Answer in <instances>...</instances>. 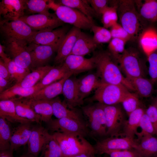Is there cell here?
<instances>
[{
	"mask_svg": "<svg viewBox=\"0 0 157 157\" xmlns=\"http://www.w3.org/2000/svg\"><path fill=\"white\" fill-rule=\"evenodd\" d=\"M96 73L101 83L121 85L129 91H135L131 83L123 76L116 59L108 51L95 53Z\"/></svg>",
	"mask_w": 157,
	"mask_h": 157,
	"instance_id": "6da1fadb",
	"label": "cell"
},
{
	"mask_svg": "<svg viewBox=\"0 0 157 157\" xmlns=\"http://www.w3.org/2000/svg\"><path fill=\"white\" fill-rule=\"evenodd\" d=\"M113 2L116 7L119 24L129 34L132 41L135 40L148 26L141 17L135 1L121 0Z\"/></svg>",
	"mask_w": 157,
	"mask_h": 157,
	"instance_id": "7a4b0ae2",
	"label": "cell"
},
{
	"mask_svg": "<svg viewBox=\"0 0 157 157\" xmlns=\"http://www.w3.org/2000/svg\"><path fill=\"white\" fill-rule=\"evenodd\" d=\"M120 68L127 78L146 77L148 74L145 59L137 49L130 47L116 59Z\"/></svg>",
	"mask_w": 157,
	"mask_h": 157,
	"instance_id": "3957f363",
	"label": "cell"
},
{
	"mask_svg": "<svg viewBox=\"0 0 157 157\" xmlns=\"http://www.w3.org/2000/svg\"><path fill=\"white\" fill-rule=\"evenodd\" d=\"M52 135L61 148L63 157H71L85 153H95L93 146L83 136L60 132H54Z\"/></svg>",
	"mask_w": 157,
	"mask_h": 157,
	"instance_id": "277c9868",
	"label": "cell"
},
{
	"mask_svg": "<svg viewBox=\"0 0 157 157\" xmlns=\"http://www.w3.org/2000/svg\"><path fill=\"white\" fill-rule=\"evenodd\" d=\"M124 86L101 83L90 100L106 105L119 104L133 94Z\"/></svg>",
	"mask_w": 157,
	"mask_h": 157,
	"instance_id": "5b68a950",
	"label": "cell"
},
{
	"mask_svg": "<svg viewBox=\"0 0 157 157\" xmlns=\"http://www.w3.org/2000/svg\"><path fill=\"white\" fill-rule=\"evenodd\" d=\"M50 9L54 10L58 18L63 22L70 24L81 29H91L94 22L78 10L50 0Z\"/></svg>",
	"mask_w": 157,
	"mask_h": 157,
	"instance_id": "8992f818",
	"label": "cell"
},
{
	"mask_svg": "<svg viewBox=\"0 0 157 157\" xmlns=\"http://www.w3.org/2000/svg\"><path fill=\"white\" fill-rule=\"evenodd\" d=\"M81 109L87 119L90 134L95 136L106 135V118L102 104L97 102L89 104L82 106Z\"/></svg>",
	"mask_w": 157,
	"mask_h": 157,
	"instance_id": "52a82bcc",
	"label": "cell"
},
{
	"mask_svg": "<svg viewBox=\"0 0 157 157\" xmlns=\"http://www.w3.org/2000/svg\"><path fill=\"white\" fill-rule=\"evenodd\" d=\"M47 124V129L54 132L75 134L84 138L90 134V131L85 121L63 118L52 119Z\"/></svg>",
	"mask_w": 157,
	"mask_h": 157,
	"instance_id": "ba28073f",
	"label": "cell"
},
{
	"mask_svg": "<svg viewBox=\"0 0 157 157\" xmlns=\"http://www.w3.org/2000/svg\"><path fill=\"white\" fill-rule=\"evenodd\" d=\"M0 30L7 39L24 40L29 43L38 32L33 30L23 21L18 19L0 21Z\"/></svg>",
	"mask_w": 157,
	"mask_h": 157,
	"instance_id": "9c48e42d",
	"label": "cell"
},
{
	"mask_svg": "<svg viewBox=\"0 0 157 157\" xmlns=\"http://www.w3.org/2000/svg\"><path fill=\"white\" fill-rule=\"evenodd\" d=\"M28 43L24 40L7 39L5 50L17 65L30 70L31 68V59Z\"/></svg>",
	"mask_w": 157,
	"mask_h": 157,
	"instance_id": "30bf717a",
	"label": "cell"
},
{
	"mask_svg": "<svg viewBox=\"0 0 157 157\" xmlns=\"http://www.w3.org/2000/svg\"><path fill=\"white\" fill-rule=\"evenodd\" d=\"M119 104H102L106 118V135L110 137L119 136L126 121L124 113Z\"/></svg>",
	"mask_w": 157,
	"mask_h": 157,
	"instance_id": "8fae6325",
	"label": "cell"
},
{
	"mask_svg": "<svg viewBox=\"0 0 157 157\" xmlns=\"http://www.w3.org/2000/svg\"><path fill=\"white\" fill-rule=\"evenodd\" d=\"M63 39L56 43L51 45L29 43L28 48L31 57V68L34 69L46 65L54 53L57 52Z\"/></svg>",
	"mask_w": 157,
	"mask_h": 157,
	"instance_id": "7c38bea8",
	"label": "cell"
},
{
	"mask_svg": "<svg viewBox=\"0 0 157 157\" xmlns=\"http://www.w3.org/2000/svg\"><path fill=\"white\" fill-rule=\"evenodd\" d=\"M136 144L134 140L126 137H110L97 141L93 147L95 154H107L114 151L134 149Z\"/></svg>",
	"mask_w": 157,
	"mask_h": 157,
	"instance_id": "4fadbf2b",
	"label": "cell"
},
{
	"mask_svg": "<svg viewBox=\"0 0 157 157\" xmlns=\"http://www.w3.org/2000/svg\"><path fill=\"white\" fill-rule=\"evenodd\" d=\"M19 19L23 21L36 31H51L63 23L55 14L50 15L38 14L25 15Z\"/></svg>",
	"mask_w": 157,
	"mask_h": 157,
	"instance_id": "5bb4252c",
	"label": "cell"
},
{
	"mask_svg": "<svg viewBox=\"0 0 157 157\" xmlns=\"http://www.w3.org/2000/svg\"><path fill=\"white\" fill-rule=\"evenodd\" d=\"M25 0H2L0 2V14L3 20L19 19L24 16L26 10Z\"/></svg>",
	"mask_w": 157,
	"mask_h": 157,
	"instance_id": "9a60e30c",
	"label": "cell"
},
{
	"mask_svg": "<svg viewBox=\"0 0 157 157\" xmlns=\"http://www.w3.org/2000/svg\"><path fill=\"white\" fill-rule=\"evenodd\" d=\"M81 29L73 26L68 31L59 46L54 58L55 64L63 63L73 49Z\"/></svg>",
	"mask_w": 157,
	"mask_h": 157,
	"instance_id": "2e32d148",
	"label": "cell"
},
{
	"mask_svg": "<svg viewBox=\"0 0 157 157\" xmlns=\"http://www.w3.org/2000/svg\"><path fill=\"white\" fill-rule=\"evenodd\" d=\"M48 130L41 126L33 127L27 143V153L37 157L41 151L46 141L50 136Z\"/></svg>",
	"mask_w": 157,
	"mask_h": 157,
	"instance_id": "e0dca14e",
	"label": "cell"
},
{
	"mask_svg": "<svg viewBox=\"0 0 157 157\" xmlns=\"http://www.w3.org/2000/svg\"><path fill=\"white\" fill-rule=\"evenodd\" d=\"M69 70L74 74L91 70L95 68V60L93 56L89 58L83 56L70 54L63 63Z\"/></svg>",
	"mask_w": 157,
	"mask_h": 157,
	"instance_id": "ac0fdd59",
	"label": "cell"
},
{
	"mask_svg": "<svg viewBox=\"0 0 157 157\" xmlns=\"http://www.w3.org/2000/svg\"><path fill=\"white\" fill-rule=\"evenodd\" d=\"M139 45L147 57L157 50V29L154 26H148L140 34Z\"/></svg>",
	"mask_w": 157,
	"mask_h": 157,
	"instance_id": "d6986e66",
	"label": "cell"
},
{
	"mask_svg": "<svg viewBox=\"0 0 157 157\" xmlns=\"http://www.w3.org/2000/svg\"><path fill=\"white\" fill-rule=\"evenodd\" d=\"M70 77L65 81L62 93L65 98L64 101L70 109L82 105L84 101L80 99L78 90L77 78Z\"/></svg>",
	"mask_w": 157,
	"mask_h": 157,
	"instance_id": "ffe728a7",
	"label": "cell"
},
{
	"mask_svg": "<svg viewBox=\"0 0 157 157\" xmlns=\"http://www.w3.org/2000/svg\"><path fill=\"white\" fill-rule=\"evenodd\" d=\"M66 28H58L51 31H38L29 43L41 45H51L62 40L68 32Z\"/></svg>",
	"mask_w": 157,
	"mask_h": 157,
	"instance_id": "44dd1931",
	"label": "cell"
},
{
	"mask_svg": "<svg viewBox=\"0 0 157 157\" xmlns=\"http://www.w3.org/2000/svg\"><path fill=\"white\" fill-rule=\"evenodd\" d=\"M74 74L70 72L59 81L51 83L37 92L28 98L50 100L62 94L65 81Z\"/></svg>",
	"mask_w": 157,
	"mask_h": 157,
	"instance_id": "7402d4cb",
	"label": "cell"
},
{
	"mask_svg": "<svg viewBox=\"0 0 157 157\" xmlns=\"http://www.w3.org/2000/svg\"><path fill=\"white\" fill-rule=\"evenodd\" d=\"M138 142L134 149L143 157H151L157 155V138L149 134H136Z\"/></svg>",
	"mask_w": 157,
	"mask_h": 157,
	"instance_id": "603a6c76",
	"label": "cell"
},
{
	"mask_svg": "<svg viewBox=\"0 0 157 157\" xmlns=\"http://www.w3.org/2000/svg\"><path fill=\"white\" fill-rule=\"evenodd\" d=\"M53 115L57 118H68L84 121L81 113L75 108H69L65 103L57 97L50 100Z\"/></svg>",
	"mask_w": 157,
	"mask_h": 157,
	"instance_id": "cb8c5ba5",
	"label": "cell"
},
{
	"mask_svg": "<svg viewBox=\"0 0 157 157\" xmlns=\"http://www.w3.org/2000/svg\"><path fill=\"white\" fill-rule=\"evenodd\" d=\"M98 45L93 37L81 31L70 54L84 56L94 52Z\"/></svg>",
	"mask_w": 157,
	"mask_h": 157,
	"instance_id": "d4e9b609",
	"label": "cell"
},
{
	"mask_svg": "<svg viewBox=\"0 0 157 157\" xmlns=\"http://www.w3.org/2000/svg\"><path fill=\"white\" fill-rule=\"evenodd\" d=\"M78 90L80 99L83 101L93 90L96 89L101 83L96 74H90L77 78Z\"/></svg>",
	"mask_w": 157,
	"mask_h": 157,
	"instance_id": "484cf974",
	"label": "cell"
},
{
	"mask_svg": "<svg viewBox=\"0 0 157 157\" xmlns=\"http://www.w3.org/2000/svg\"><path fill=\"white\" fill-rule=\"evenodd\" d=\"M15 104L16 113L20 117L31 122L40 124L41 121L34 111L28 98H17L12 99Z\"/></svg>",
	"mask_w": 157,
	"mask_h": 157,
	"instance_id": "4316f807",
	"label": "cell"
},
{
	"mask_svg": "<svg viewBox=\"0 0 157 157\" xmlns=\"http://www.w3.org/2000/svg\"><path fill=\"white\" fill-rule=\"evenodd\" d=\"M137 10L142 20L146 23L157 22V0L135 1Z\"/></svg>",
	"mask_w": 157,
	"mask_h": 157,
	"instance_id": "83f0119b",
	"label": "cell"
},
{
	"mask_svg": "<svg viewBox=\"0 0 157 157\" xmlns=\"http://www.w3.org/2000/svg\"><path fill=\"white\" fill-rule=\"evenodd\" d=\"M0 117L12 123L23 124L32 122L29 120L22 118L18 115L12 99L0 100Z\"/></svg>",
	"mask_w": 157,
	"mask_h": 157,
	"instance_id": "f1b7e54d",
	"label": "cell"
},
{
	"mask_svg": "<svg viewBox=\"0 0 157 157\" xmlns=\"http://www.w3.org/2000/svg\"><path fill=\"white\" fill-rule=\"evenodd\" d=\"M41 89L38 83L30 88H24L15 84L0 94V100L12 99L17 96L18 98H28Z\"/></svg>",
	"mask_w": 157,
	"mask_h": 157,
	"instance_id": "f546056e",
	"label": "cell"
},
{
	"mask_svg": "<svg viewBox=\"0 0 157 157\" xmlns=\"http://www.w3.org/2000/svg\"><path fill=\"white\" fill-rule=\"evenodd\" d=\"M145 112V110L140 107L129 115L128 119L125 121L123 129L125 137L134 140L137 129L140 126L141 118Z\"/></svg>",
	"mask_w": 157,
	"mask_h": 157,
	"instance_id": "4dcf8cb0",
	"label": "cell"
},
{
	"mask_svg": "<svg viewBox=\"0 0 157 157\" xmlns=\"http://www.w3.org/2000/svg\"><path fill=\"white\" fill-rule=\"evenodd\" d=\"M127 78L131 83L138 96L147 98L151 96L154 92V84L149 78L144 77Z\"/></svg>",
	"mask_w": 157,
	"mask_h": 157,
	"instance_id": "1f68e13d",
	"label": "cell"
},
{
	"mask_svg": "<svg viewBox=\"0 0 157 157\" xmlns=\"http://www.w3.org/2000/svg\"><path fill=\"white\" fill-rule=\"evenodd\" d=\"M30 99L32 106L41 122L47 123L52 119L53 114L50 100Z\"/></svg>",
	"mask_w": 157,
	"mask_h": 157,
	"instance_id": "d6a6232c",
	"label": "cell"
},
{
	"mask_svg": "<svg viewBox=\"0 0 157 157\" xmlns=\"http://www.w3.org/2000/svg\"><path fill=\"white\" fill-rule=\"evenodd\" d=\"M53 66L46 65L32 70L24 78L18 85L25 88H30L40 82Z\"/></svg>",
	"mask_w": 157,
	"mask_h": 157,
	"instance_id": "836d02e7",
	"label": "cell"
},
{
	"mask_svg": "<svg viewBox=\"0 0 157 157\" xmlns=\"http://www.w3.org/2000/svg\"><path fill=\"white\" fill-rule=\"evenodd\" d=\"M70 72L64 63L60 65L53 66L43 78L38 83L41 89L59 80Z\"/></svg>",
	"mask_w": 157,
	"mask_h": 157,
	"instance_id": "e575fe53",
	"label": "cell"
},
{
	"mask_svg": "<svg viewBox=\"0 0 157 157\" xmlns=\"http://www.w3.org/2000/svg\"><path fill=\"white\" fill-rule=\"evenodd\" d=\"M58 3L75 9L93 21V18L97 16L87 0H61Z\"/></svg>",
	"mask_w": 157,
	"mask_h": 157,
	"instance_id": "d590c367",
	"label": "cell"
},
{
	"mask_svg": "<svg viewBox=\"0 0 157 157\" xmlns=\"http://www.w3.org/2000/svg\"><path fill=\"white\" fill-rule=\"evenodd\" d=\"M41 157H63L61 148L53 135H50L41 151Z\"/></svg>",
	"mask_w": 157,
	"mask_h": 157,
	"instance_id": "8d00e7d4",
	"label": "cell"
},
{
	"mask_svg": "<svg viewBox=\"0 0 157 157\" xmlns=\"http://www.w3.org/2000/svg\"><path fill=\"white\" fill-rule=\"evenodd\" d=\"M50 0H26V10L31 13H37L47 15L51 14L49 12Z\"/></svg>",
	"mask_w": 157,
	"mask_h": 157,
	"instance_id": "74e56055",
	"label": "cell"
},
{
	"mask_svg": "<svg viewBox=\"0 0 157 157\" xmlns=\"http://www.w3.org/2000/svg\"><path fill=\"white\" fill-rule=\"evenodd\" d=\"M8 121L0 117V150L10 149L12 131Z\"/></svg>",
	"mask_w": 157,
	"mask_h": 157,
	"instance_id": "f35d334b",
	"label": "cell"
},
{
	"mask_svg": "<svg viewBox=\"0 0 157 157\" xmlns=\"http://www.w3.org/2000/svg\"><path fill=\"white\" fill-rule=\"evenodd\" d=\"M4 62L7 66L12 77L15 81L16 82L15 84L20 83L30 72V70L18 65L10 57L7 60Z\"/></svg>",
	"mask_w": 157,
	"mask_h": 157,
	"instance_id": "ab89813d",
	"label": "cell"
},
{
	"mask_svg": "<svg viewBox=\"0 0 157 157\" xmlns=\"http://www.w3.org/2000/svg\"><path fill=\"white\" fill-rule=\"evenodd\" d=\"M101 16L103 27L107 28H110L118 23V17L115 6L113 4L112 6H108L103 12Z\"/></svg>",
	"mask_w": 157,
	"mask_h": 157,
	"instance_id": "60d3db41",
	"label": "cell"
},
{
	"mask_svg": "<svg viewBox=\"0 0 157 157\" xmlns=\"http://www.w3.org/2000/svg\"><path fill=\"white\" fill-rule=\"evenodd\" d=\"M91 30L93 33V39L98 44L109 42L112 39L110 31L108 28L94 25Z\"/></svg>",
	"mask_w": 157,
	"mask_h": 157,
	"instance_id": "b9f144b4",
	"label": "cell"
},
{
	"mask_svg": "<svg viewBox=\"0 0 157 157\" xmlns=\"http://www.w3.org/2000/svg\"><path fill=\"white\" fill-rule=\"evenodd\" d=\"M127 42L121 39L112 38L109 42L108 51L116 59L124 51L125 46Z\"/></svg>",
	"mask_w": 157,
	"mask_h": 157,
	"instance_id": "7bdbcfd3",
	"label": "cell"
},
{
	"mask_svg": "<svg viewBox=\"0 0 157 157\" xmlns=\"http://www.w3.org/2000/svg\"><path fill=\"white\" fill-rule=\"evenodd\" d=\"M149 63L148 74L154 84L157 83V50L147 57Z\"/></svg>",
	"mask_w": 157,
	"mask_h": 157,
	"instance_id": "ee69618b",
	"label": "cell"
},
{
	"mask_svg": "<svg viewBox=\"0 0 157 157\" xmlns=\"http://www.w3.org/2000/svg\"><path fill=\"white\" fill-rule=\"evenodd\" d=\"M123 108L128 115L140 107L138 95L135 94L127 98L122 103Z\"/></svg>",
	"mask_w": 157,
	"mask_h": 157,
	"instance_id": "f6af8a7d",
	"label": "cell"
},
{
	"mask_svg": "<svg viewBox=\"0 0 157 157\" xmlns=\"http://www.w3.org/2000/svg\"><path fill=\"white\" fill-rule=\"evenodd\" d=\"M110 28V31L112 38H119L127 42L132 41L131 38L129 34L119 23H117Z\"/></svg>",
	"mask_w": 157,
	"mask_h": 157,
	"instance_id": "bcb514c9",
	"label": "cell"
},
{
	"mask_svg": "<svg viewBox=\"0 0 157 157\" xmlns=\"http://www.w3.org/2000/svg\"><path fill=\"white\" fill-rule=\"evenodd\" d=\"M140 126L142 131L138 133L140 134H155V132L149 117L145 112L142 115L140 122Z\"/></svg>",
	"mask_w": 157,
	"mask_h": 157,
	"instance_id": "7dc6e473",
	"label": "cell"
},
{
	"mask_svg": "<svg viewBox=\"0 0 157 157\" xmlns=\"http://www.w3.org/2000/svg\"><path fill=\"white\" fill-rule=\"evenodd\" d=\"M20 124L21 128V147L27 144L33 127H32L30 122Z\"/></svg>",
	"mask_w": 157,
	"mask_h": 157,
	"instance_id": "c3c4849f",
	"label": "cell"
},
{
	"mask_svg": "<svg viewBox=\"0 0 157 157\" xmlns=\"http://www.w3.org/2000/svg\"><path fill=\"white\" fill-rule=\"evenodd\" d=\"M107 154L109 157H143L134 149L114 151Z\"/></svg>",
	"mask_w": 157,
	"mask_h": 157,
	"instance_id": "681fc988",
	"label": "cell"
},
{
	"mask_svg": "<svg viewBox=\"0 0 157 157\" xmlns=\"http://www.w3.org/2000/svg\"><path fill=\"white\" fill-rule=\"evenodd\" d=\"M97 16H101L104 10L108 6V1L106 0H87Z\"/></svg>",
	"mask_w": 157,
	"mask_h": 157,
	"instance_id": "f907efd6",
	"label": "cell"
},
{
	"mask_svg": "<svg viewBox=\"0 0 157 157\" xmlns=\"http://www.w3.org/2000/svg\"><path fill=\"white\" fill-rule=\"evenodd\" d=\"M21 128L20 124L12 131L10 139V149L14 151L20 147Z\"/></svg>",
	"mask_w": 157,
	"mask_h": 157,
	"instance_id": "816d5d0a",
	"label": "cell"
},
{
	"mask_svg": "<svg viewBox=\"0 0 157 157\" xmlns=\"http://www.w3.org/2000/svg\"><path fill=\"white\" fill-rule=\"evenodd\" d=\"M145 112L150 120L154 128L155 135H157V108L154 105H150L145 110Z\"/></svg>",
	"mask_w": 157,
	"mask_h": 157,
	"instance_id": "f5cc1de1",
	"label": "cell"
},
{
	"mask_svg": "<svg viewBox=\"0 0 157 157\" xmlns=\"http://www.w3.org/2000/svg\"><path fill=\"white\" fill-rule=\"evenodd\" d=\"M0 76L10 81H14L12 77L7 66L3 61L0 59Z\"/></svg>",
	"mask_w": 157,
	"mask_h": 157,
	"instance_id": "db71d44e",
	"label": "cell"
},
{
	"mask_svg": "<svg viewBox=\"0 0 157 157\" xmlns=\"http://www.w3.org/2000/svg\"><path fill=\"white\" fill-rule=\"evenodd\" d=\"M12 81L0 76V94L10 88V86Z\"/></svg>",
	"mask_w": 157,
	"mask_h": 157,
	"instance_id": "11a10c76",
	"label": "cell"
},
{
	"mask_svg": "<svg viewBox=\"0 0 157 157\" xmlns=\"http://www.w3.org/2000/svg\"><path fill=\"white\" fill-rule=\"evenodd\" d=\"M5 47L4 46L0 44V56L1 58L4 61L6 60L9 57L6 54L5 51Z\"/></svg>",
	"mask_w": 157,
	"mask_h": 157,
	"instance_id": "9f6ffc18",
	"label": "cell"
},
{
	"mask_svg": "<svg viewBox=\"0 0 157 157\" xmlns=\"http://www.w3.org/2000/svg\"><path fill=\"white\" fill-rule=\"evenodd\" d=\"M13 152V151L10 149L0 151V157H14Z\"/></svg>",
	"mask_w": 157,
	"mask_h": 157,
	"instance_id": "6f0895ef",
	"label": "cell"
},
{
	"mask_svg": "<svg viewBox=\"0 0 157 157\" xmlns=\"http://www.w3.org/2000/svg\"><path fill=\"white\" fill-rule=\"evenodd\" d=\"M94 152L83 153L71 157H96Z\"/></svg>",
	"mask_w": 157,
	"mask_h": 157,
	"instance_id": "680465c9",
	"label": "cell"
},
{
	"mask_svg": "<svg viewBox=\"0 0 157 157\" xmlns=\"http://www.w3.org/2000/svg\"><path fill=\"white\" fill-rule=\"evenodd\" d=\"M19 157H35L34 156L28 153L23 155Z\"/></svg>",
	"mask_w": 157,
	"mask_h": 157,
	"instance_id": "91938a15",
	"label": "cell"
},
{
	"mask_svg": "<svg viewBox=\"0 0 157 157\" xmlns=\"http://www.w3.org/2000/svg\"><path fill=\"white\" fill-rule=\"evenodd\" d=\"M156 99H155V101L153 104L155 105V106L157 108V89L156 90Z\"/></svg>",
	"mask_w": 157,
	"mask_h": 157,
	"instance_id": "94428289",
	"label": "cell"
},
{
	"mask_svg": "<svg viewBox=\"0 0 157 157\" xmlns=\"http://www.w3.org/2000/svg\"><path fill=\"white\" fill-rule=\"evenodd\" d=\"M151 157H157V155L155 156H153Z\"/></svg>",
	"mask_w": 157,
	"mask_h": 157,
	"instance_id": "6125c7cd",
	"label": "cell"
}]
</instances>
